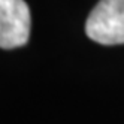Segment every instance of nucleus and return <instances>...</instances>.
I'll use <instances>...</instances> for the list:
<instances>
[{
    "mask_svg": "<svg viewBox=\"0 0 124 124\" xmlns=\"http://www.w3.org/2000/svg\"><path fill=\"white\" fill-rule=\"evenodd\" d=\"M85 33L102 45L124 43V0H100L87 20Z\"/></svg>",
    "mask_w": 124,
    "mask_h": 124,
    "instance_id": "obj_1",
    "label": "nucleus"
},
{
    "mask_svg": "<svg viewBox=\"0 0 124 124\" xmlns=\"http://www.w3.org/2000/svg\"><path fill=\"white\" fill-rule=\"evenodd\" d=\"M30 9L24 0H0V48L14 49L29 42Z\"/></svg>",
    "mask_w": 124,
    "mask_h": 124,
    "instance_id": "obj_2",
    "label": "nucleus"
}]
</instances>
